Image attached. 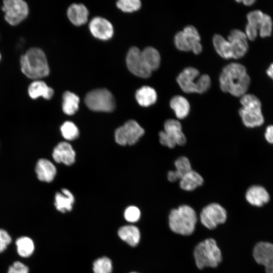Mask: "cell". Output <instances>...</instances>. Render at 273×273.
<instances>
[{"mask_svg": "<svg viewBox=\"0 0 273 273\" xmlns=\"http://www.w3.org/2000/svg\"><path fill=\"white\" fill-rule=\"evenodd\" d=\"M94 273H111L113 264L111 260L106 256L98 258L93 263Z\"/></svg>", "mask_w": 273, "mask_h": 273, "instance_id": "cell-33", "label": "cell"}, {"mask_svg": "<svg viewBox=\"0 0 273 273\" xmlns=\"http://www.w3.org/2000/svg\"><path fill=\"white\" fill-rule=\"evenodd\" d=\"M62 192V193H56L54 205L58 211L66 213L72 210L74 198L73 194L67 189H64Z\"/></svg>", "mask_w": 273, "mask_h": 273, "instance_id": "cell-27", "label": "cell"}, {"mask_svg": "<svg viewBox=\"0 0 273 273\" xmlns=\"http://www.w3.org/2000/svg\"><path fill=\"white\" fill-rule=\"evenodd\" d=\"M35 171L38 178L43 181H52L56 174V168L49 160L45 159L39 160L36 166Z\"/></svg>", "mask_w": 273, "mask_h": 273, "instance_id": "cell-21", "label": "cell"}, {"mask_svg": "<svg viewBox=\"0 0 273 273\" xmlns=\"http://www.w3.org/2000/svg\"><path fill=\"white\" fill-rule=\"evenodd\" d=\"M240 103L242 107L240 109L239 113L245 126L253 128L263 123L261 104L256 96L246 94L241 97Z\"/></svg>", "mask_w": 273, "mask_h": 273, "instance_id": "cell-5", "label": "cell"}, {"mask_svg": "<svg viewBox=\"0 0 273 273\" xmlns=\"http://www.w3.org/2000/svg\"><path fill=\"white\" fill-rule=\"evenodd\" d=\"M211 80L209 75L203 74L200 75L197 82L196 93L203 94L206 92L210 87Z\"/></svg>", "mask_w": 273, "mask_h": 273, "instance_id": "cell-37", "label": "cell"}, {"mask_svg": "<svg viewBox=\"0 0 273 273\" xmlns=\"http://www.w3.org/2000/svg\"><path fill=\"white\" fill-rule=\"evenodd\" d=\"M88 15V10L82 4H72L67 10L69 19L76 26L85 24L87 21Z\"/></svg>", "mask_w": 273, "mask_h": 273, "instance_id": "cell-23", "label": "cell"}, {"mask_svg": "<svg viewBox=\"0 0 273 273\" xmlns=\"http://www.w3.org/2000/svg\"><path fill=\"white\" fill-rule=\"evenodd\" d=\"M130 273H138V272H131Z\"/></svg>", "mask_w": 273, "mask_h": 273, "instance_id": "cell-44", "label": "cell"}, {"mask_svg": "<svg viewBox=\"0 0 273 273\" xmlns=\"http://www.w3.org/2000/svg\"><path fill=\"white\" fill-rule=\"evenodd\" d=\"M119 9L125 12H132L140 9L141 2L139 0H120L117 2Z\"/></svg>", "mask_w": 273, "mask_h": 273, "instance_id": "cell-35", "label": "cell"}, {"mask_svg": "<svg viewBox=\"0 0 273 273\" xmlns=\"http://www.w3.org/2000/svg\"><path fill=\"white\" fill-rule=\"evenodd\" d=\"M175 170H169L167 177L170 182H175L180 178L187 172L191 170L192 167L189 159L186 156L178 157L174 161Z\"/></svg>", "mask_w": 273, "mask_h": 273, "instance_id": "cell-20", "label": "cell"}, {"mask_svg": "<svg viewBox=\"0 0 273 273\" xmlns=\"http://www.w3.org/2000/svg\"><path fill=\"white\" fill-rule=\"evenodd\" d=\"M28 93L32 99L42 97L45 99L50 100L54 95L53 89L48 86L44 82L40 80L32 82L28 87Z\"/></svg>", "mask_w": 273, "mask_h": 273, "instance_id": "cell-24", "label": "cell"}, {"mask_svg": "<svg viewBox=\"0 0 273 273\" xmlns=\"http://www.w3.org/2000/svg\"><path fill=\"white\" fill-rule=\"evenodd\" d=\"M92 34L96 38L102 40L110 39L113 34V27L107 20L101 17H95L89 23Z\"/></svg>", "mask_w": 273, "mask_h": 273, "instance_id": "cell-16", "label": "cell"}, {"mask_svg": "<svg viewBox=\"0 0 273 273\" xmlns=\"http://www.w3.org/2000/svg\"><path fill=\"white\" fill-rule=\"evenodd\" d=\"M197 219L194 209L189 205H182L171 210L168 223L170 230L174 233L187 236L194 232Z\"/></svg>", "mask_w": 273, "mask_h": 273, "instance_id": "cell-3", "label": "cell"}, {"mask_svg": "<svg viewBox=\"0 0 273 273\" xmlns=\"http://www.w3.org/2000/svg\"><path fill=\"white\" fill-rule=\"evenodd\" d=\"M256 262L265 267L266 273H273V244L268 242L258 243L253 249Z\"/></svg>", "mask_w": 273, "mask_h": 273, "instance_id": "cell-13", "label": "cell"}, {"mask_svg": "<svg viewBox=\"0 0 273 273\" xmlns=\"http://www.w3.org/2000/svg\"><path fill=\"white\" fill-rule=\"evenodd\" d=\"M204 182L203 177L197 171L192 169L179 180V187L186 191H192L201 186Z\"/></svg>", "mask_w": 273, "mask_h": 273, "instance_id": "cell-25", "label": "cell"}, {"mask_svg": "<svg viewBox=\"0 0 273 273\" xmlns=\"http://www.w3.org/2000/svg\"><path fill=\"white\" fill-rule=\"evenodd\" d=\"M11 242V238L5 230L0 229V253L3 252Z\"/></svg>", "mask_w": 273, "mask_h": 273, "instance_id": "cell-39", "label": "cell"}, {"mask_svg": "<svg viewBox=\"0 0 273 273\" xmlns=\"http://www.w3.org/2000/svg\"><path fill=\"white\" fill-rule=\"evenodd\" d=\"M5 19L11 25L16 26L24 21L29 13L27 4L22 0H6L2 8Z\"/></svg>", "mask_w": 273, "mask_h": 273, "instance_id": "cell-9", "label": "cell"}, {"mask_svg": "<svg viewBox=\"0 0 273 273\" xmlns=\"http://www.w3.org/2000/svg\"><path fill=\"white\" fill-rule=\"evenodd\" d=\"M248 23L245 28V35L250 40L257 37L258 31L261 37L269 36L272 32V22L269 16L259 10L249 12L247 15Z\"/></svg>", "mask_w": 273, "mask_h": 273, "instance_id": "cell-6", "label": "cell"}, {"mask_svg": "<svg viewBox=\"0 0 273 273\" xmlns=\"http://www.w3.org/2000/svg\"><path fill=\"white\" fill-rule=\"evenodd\" d=\"M28 267L20 261L14 262L9 268L8 273H28Z\"/></svg>", "mask_w": 273, "mask_h": 273, "instance_id": "cell-40", "label": "cell"}, {"mask_svg": "<svg viewBox=\"0 0 273 273\" xmlns=\"http://www.w3.org/2000/svg\"><path fill=\"white\" fill-rule=\"evenodd\" d=\"M163 130L175 141L176 145L183 146L186 143V137L183 132L181 125L178 120L174 119L166 120L164 123Z\"/></svg>", "mask_w": 273, "mask_h": 273, "instance_id": "cell-19", "label": "cell"}, {"mask_svg": "<svg viewBox=\"0 0 273 273\" xmlns=\"http://www.w3.org/2000/svg\"><path fill=\"white\" fill-rule=\"evenodd\" d=\"M246 200L252 205L261 207L269 200V195L263 187L254 185L249 187L246 191Z\"/></svg>", "mask_w": 273, "mask_h": 273, "instance_id": "cell-18", "label": "cell"}, {"mask_svg": "<svg viewBox=\"0 0 273 273\" xmlns=\"http://www.w3.org/2000/svg\"><path fill=\"white\" fill-rule=\"evenodd\" d=\"M221 90L240 97L245 95L250 83L246 68L238 63H232L223 67L219 77Z\"/></svg>", "mask_w": 273, "mask_h": 273, "instance_id": "cell-1", "label": "cell"}, {"mask_svg": "<svg viewBox=\"0 0 273 273\" xmlns=\"http://www.w3.org/2000/svg\"><path fill=\"white\" fill-rule=\"evenodd\" d=\"M141 54L145 63L152 71L159 68L160 55L156 49L151 47H147L141 51Z\"/></svg>", "mask_w": 273, "mask_h": 273, "instance_id": "cell-30", "label": "cell"}, {"mask_svg": "<svg viewBox=\"0 0 273 273\" xmlns=\"http://www.w3.org/2000/svg\"><path fill=\"white\" fill-rule=\"evenodd\" d=\"M124 217L127 221L130 223H134L140 219L141 211L137 207L130 206L125 210Z\"/></svg>", "mask_w": 273, "mask_h": 273, "instance_id": "cell-36", "label": "cell"}, {"mask_svg": "<svg viewBox=\"0 0 273 273\" xmlns=\"http://www.w3.org/2000/svg\"><path fill=\"white\" fill-rule=\"evenodd\" d=\"M61 131L64 138L69 141L76 139L79 135L77 127L70 121L64 122L61 127Z\"/></svg>", "mask_w": 273, "mask_h": 273, "instance_id": "cell-34", "label": "cell"}, {"mask_svg": "<svg viewBox=\"0 0 273 273\" xmlns=\"http://www.w3.org/2000/svg\"><path fill=\"white\" fill-rule=\"evenodd\" d=\"M135 99L140 106L146 107L155 103L157 100V95L153 88L143 86L136 91Z\"/></svg>", "mask_w": 273, "mask_h": 273, "instance_id": "cell-28", "label": "cell"}, {"mask_svg": "<svg viewBox=\"0 0 273 273\" xmlns=\"http://www.w3.org/2000/svg\"><path fill=\"white\" fill-rule=\"evenodd\" d=\"M144 133V129L140 124L131 120L116 130L115 139L116 143L120 145H132L136 143Z\"/></svg>", "mask_w": 273, "mask_h": 273, "instance_id": "cell-10", "label": "cell"}, {"mask_svg": "<svg viewBox=\"0 0 273 273\" xmlns=\"http://www.w3.org/2000/svg\"><path fill=\"white\" fill-rule=\"evenodd\" d=\"M238 2H242L246 6H251L255 3L254 0H244V1H238Z\"/></svg>", "mask_w": 273, "mask_h": 273, "instance_id": "cell-43", "label": "cell"}, {"mask_svg": "<svg viewBox=\"0 0 273 273\" xmlns=\"http://www.w3.org/2000/svg\"><path fill=\"white\" fill-rule=\"evenodd\" d=\"M22 72L28 78L38 79L47 76L50 69L44 53L40 49L32 48L21 56Z\"/></svg>", "mask_w": 273, "mask_h": 273, "instance_id": "cell-2", "label": "cell"}, {"mask_svg": "<svg viewBox=\"0 0 273 273\" xmlns=\"http://www.w3.org/2000/svg\"><path fill=\"white\" fill-rule=\"evenodd\" d=\"M53 157L54 160L58 163L70 165L75 162V153L70 144L63 142L55 147Z\"/></svg>", "mask_w": 273, "mask_h": 273, "instance_id": "cell-17", "label": "cell"}, {"mask_svg": "<svg viewBox=\"0 0 273 273\" xmlns=\"http://www.w3.org/2000/svg\"><path fill=\"white\" fill-rule=\"evenodd\" d=\"M215 50L222 58H233L232 52L229 41L219 34H215L212 39Z\"/></svg>", "mask_w": 273, "mask_h": 273, "instance_id": "cell-29", "label": "cell"}, {"mask_svg": "<svg viewBox=\"0 0 273 273\" xmlns=\"http://www.w3.org/2000/svg\"><path fill=\"white\" fill-rule=\"evenodd\" d=\"M79 103V99L77 95L69 91L65 92L63 96V112L68 115L74 114L78 109Z\"/></svg>", "mask_w": 273, "mask_h": 273, "instance_id": "cell-31", "label": "cell"}, {"mask_svg": "<svg viewBox=\"0 0 273 273\" xmlns=\"http://www.w3.org/2000/svg\"><path fill=\"white\" fill-rule=\"evenodd\" d=\"M1 54H0V60H1Z\"/></svg>", "mask_w": 273, "mask_h": 273, "instance_id": "cell-45", "label": "cell"}, {"mask_svg": "<svg viewBox=\"0 0 273 273\" xmlns=\"http://www.w3.org/2000/svg\"><path fill=\"white\" fill-rule=\"evenodd\" d=\"M227 40L230 43L233 59H239L246 54L248 43L244 32L238 29H233Z\"/></svg>", "mask_w": 273, "mask_h": 273, "instance_id": "cell-14", "label": "cell"}, {"mask_svg": "<svg viewBox=\"0 0 273 273\" xmlns=\"http://www.w3.org/2000/svg\"><path fill=\"white\" fill-rule=\"evenodd\" d=\"M266 73L268 76L273 80V63L270 65L267 70Z\"/></svg>", "mask_w": 273, "mask_h": 273, "instance_id": "cell-42", "label": "cell"}, {"mask_svg": "<svg viewBox=\"0 0 273 273\" xmlns=\"http://www.w3.org/2000/svg\"><path fill=\"white\" fill-rule=\"evenodd\" d=\"M200 76L198 70L192 67L185 68L178 75L176 81L181 89L186 93H196L198 79Z\"/></svg>", "mask_w": 273, "mask_h": 273, "instance_id": "cell-15", "label": "cell"}, {"mask_svg": "<svg viewBox=\"0 0 273 273\" xmlns=\"http://www.w3.org/2000/svg\"><path fill=\"white\" fill-rule=\"evenodd\" d=\"M264 136L268 143L273 144V125H269L267 127Z\"/></svg>", "mask_w": 273, "mask_h": 273, "instance_id": "cell-41", "label": "cell"}, {"mask_svg": "<svg viewBox=\"0 0 273 273\" xmlns=\"http://www.w3.org/2000/svg\"><path fill=\"white\" fill-rule=\"evenodd\" d=\"M18 254L23 257H28L31 255L34 250L33 241L27 237H22L16 241Z\"/></svg>", "mask_w": 273, "mask_h": 273, "instance_id": "cell-32", "label": "cell"}, {"mask_svg": "<svg viewBox=\"0 0 273 273\" xmlns=\"http://www.w3.org/2000/svg\"><path fill=\"white\" fill-rule=\"evenodd\" d=\"M227 217L225 209L216 203H210L204 207L200 214L202 224L209 230L225 222Z\"/></svg>", "mask_w": 273, "mask_h": 273, "instance_id": "cell-11", "label": "cell"}, {"mask_svg": "<svg viewBox=\"0 0 273 273\" xmlns=\"http://www.w3.org/2000/svg\"><path fill=\"white\" fill-rule=\"evenodd\" d=\"M87 107L95 111L111 112L115 107V101L112 94L105 88H99L89 92L84 100Z\"/></svg>", "mask_w": 273, "mask_h": 273, "instance_id": "cell-8", "label": "cell"}, {"mask_svg": "<svg viewBox=\"0 0 273 273\" xmlns=\"http://www.w3.org/2000/svg\"><path fill=\"white\" fill-rule=\"evenodd\" d=\"M126 60L128 70L134 75L144 78L151 76L152 71L145 63L139 48H131L127 53Z\"/></svg>", "mask_w": 273, "mask_h": 273, "instance_id": "cell-12", "label": "cell"}, {"mask_svg": "<svg viewBox=\"0 0 273 273\" xmlns=\"http://www.w3.org/2000/svg\"><path fill=\"white\" fill-rule=\"evenodd\" d=\"M169 105L177 119H184L190 113V103L183 96L177 95L173 97L170 101Z\"/></svg>", "mask_w": 273, "mask_h": 273, "instance_id": "cell-26", "label": "cell"}, {"mask_svg": "<svg viewBox=\"0 0 273 273\" xmlns=\"http://www.w3.org/2000/svg\"><path fill=\"white\" fill-rule=\"evenodd\" d=\"M119 237L131 247L136 246L141 239V234L138 227L133 225L121 226L118 231Z\"/></svg>", "mask_w": 273, "mask_h": 273, "instance_id": "cell-22", "label": "cell"}, {"mask_svg": "<svg viewBox=\"0 0 273 273\" xmlns=\"http://www.w3.org/2000/svg\"><path fill=\"white\" fill-rule=\"evenodd\" d=\"M159 141L161 145L169 148H174L177 145L175 141L171 139L164 130L159 133Z\"/></svg>", "mask_w": 273, "mask_h": 273, "instance_id": "cell-38", "label": "cell"}, {"mask_svg": "<svg viewBox=\"0 0 273 273\" xmlns=\"http://www.w3.org/2000/svg\"><path fill=\"white\" fill-rule=\"evenodd\" d=\"M194 256L199 269L206 267H216L222 260L220 250L216 241L209 238L199 243L195 247Z\"/></svg>", "mask_w": 273, "mask_h": 273, "instance_id": "cell-4", "label": "cell"}, {"mask_svg": "<svg viewBox=\"0 0 273 273\" xmlns=\"http://www.w3.org/2000/svg\"><path fill=\"white\" fill-rule=\"evenodd\" d=\"M0 39H1V34H0Z\"/></svg>", "mask_w": 273, "mask_h": 273, "instance_id": "cell-46", "label": "cell"}, {"mask_svg": "<svg viewBox=\"0 0 273 273\" xmlns=\"http://www.w3.org/2000/svg\"><path fill=\"white\" fill-rule=\"evenodd\" d=\"M174 43L181 51H192L198 55L202 51L200 36L197 29L192 25H188L183 31L178 32L174 36Z\"/></svg>", "mask_w": 273, "mask_h": 273, "instance_id": "cell-7", "label": "cell"}]
</instances>
